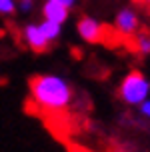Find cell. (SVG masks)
<instances>
[{"label": "cell", "mask_w": 150, "mask_h": 152, "mask_svg": "<svg viewBox=\"0 0 150 152\" xmlns=\"http://www.w3.org/2000/svg\"><path fill=\"white\" fill-rule=\"evenodd\" d=\"M30 100L46 114H62L72 106L74 86L64 74L40 72L32 76L28 84Z\"/></svg>", "instance_id": "6da1fadb"}, {"label": "cell", "mask_w": 150, "mask_h": 152, "mask_svg": "<svg viewBox=\"0 0 150 152\" xmlns=\"http://www.w3.org/2000/svg\"><path fill=\"white\" fill-rule=\"evenodd\" d=\"M118 100L128 108H138L150 96V78L142 70H128L116 88Z\"/></svg>", "instance_id": "7a4b0ae2"}, {"label": "cell", "mask_w": 150, "mask_h": 152, "mask_svg": "<svg viewBox=\"0 0 150 152\" xmlns=\"http://www.w3.org/2000/svg\"><path fill=\"white\" fill-rule=\"evenodd\" d=\"M114 32L120 38H132L138 30H142V16L138 8L132 4H124L114 12Z\"/></svg>", "instance_id": "3957f363"}, {"label": "cell", "mask_w": 150, "mask_h": 152, "mask_svg": "<svg viewBox=\"0 0 150 152\" xmlns=\"http://www.w3.org/2000/svg\"><path fill=\"white\" fill-rule=\"evenodd\" d=\"M20 40L24 42V46L32 50V52H46L48 48H50V40L46 38L44 30H42V26L40 22H24L20 26Z\"/></svg>", "instance_id": "277c9868"}, {"label": "cell", "mask_w": 150, "mask_h": 152, "mask_svg": "<svg viewBox=\"0 0 150 152\" xmlns=\"http://www.w3.org/2000/svg\"><path fill=\"white\" fill-rule=\"evenodd\" d=\"M74 28L76 36L86 44H98L104 38V22L96 16H80Z\"/></svg>", "instance_id": "5b68a950"}, {"label": "cell", "mask_w": 150, "mask_h": 152, "mask_svg": "<svg viewBox=\"0 0 150 152\" xmlns=\"http://www.w3.org/2000/svg\"><path fill=\"white\" fill-rule=\"evenodd\" d=\"M70 14L72 10L60 2H54V0H44L40 4V16L44 20H52V22H58V24H66L70 20Z\"/></svg>", "instance_id": "8992f818"}, {"label": "cell", "mask_w": 150, "mask_h": 152, "mask_svg": "<svg viewBox=\"0 0 150 152\" xmlns=\"http://www.w3.org/2000/svg\"><path fill=\"white\" fill-rule=\"evenodd\" d=\"M132 50L140 58H150V30H138L132 36Z\"/></svg>", "instance_id": "52a82bcc"}, {"label": "cell", "mask_w": 150, "mask_h": 152, "mask_svg": "<svg viewBox=\"0 0 150 152\" xmlns=\"http://www.w3.org/2000/svg\"><path fill=\"white\" fill-rule=\"evenodd\" d=\"M40 26H42V30H44L46 38L50 40V44L54 42H58L60 38H62V32H64V24H58V22H52V20H40Z\"/></svg>", "instance_id": "ba28073f"}, {"label": "cell", "mask_w": 150, "mask_h": 152, "mask_svg": "<svg viewBox=\"0 0 150 152\" xmlns=\"http://www.w3.org/2000/svg\"><path fill=\"white\" fill-rule=\"evenodd\" d=\"M18 14L16 0H0V18H14Z\"/></svg>", "instance_id": "9c48e42d"}, {"label": "cell", "mask_w": 150, "mask_h": 152, "mask_svg": "<svg viewBox=\"0 0 150 152\" xmlns=\"http://www.w3.org/2000/svg\"><path fill=\"white\" fill-rule=\"evenodd\" d=\"M18 2V14L30 16L38 10V0H16Z\"/></svg>", "instance_id": "30bf717a"}, {"label": "cell", "mask_w": 150, "mask_h": 152, "mask_svg": "<svg viewBox=\"0 0 150 152\" xmlns=\"http://www.w3.org/2000/svg\"><path fill=\"white\" fill-rule=\"evenodd\" d=\"M136 110H138V114L142 116L144 120H148V122H150V96L144 100V102H142V104H140L138 108H136Z\"/></svg>", "instance_id": "8fae6325"}, {"label": "cell", "mask_w": 150, "mask_h": 152, "mask_svg": "<svg viewBox=\"0 0 150 152\" xmlns=\"http://www.w3.org/2000/svg\"><path fill=\"white\" fill-rule=\"evenodd\" d=\"M54 2H60V4H64V6H68L70 10H74L78 4H80V0H54Z\"/></svg>", "instance_id": "7c38bea8"}, {"label": "cell", "mask_w": 150, "mask_h": 152, "mask_svg": "<svg viewBox=\"0 0 150 152\" xmlns=\"http://www.w3.org/2000/svg\"><path fill=\"white\" fill-rule=\"evenodd\" d=\"M142 2H144V4H146V6L150 8V0H142Z\"/></svg>", "instance_id": "4fadbf2b"}]
</instances>
